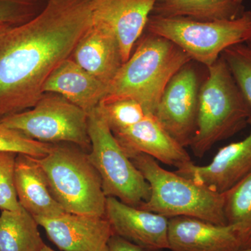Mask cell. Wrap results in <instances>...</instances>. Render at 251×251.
Here are the masks:
<instances>
[{
  "label": "cell",
  "mask_w": 251,
  "mask_h": 251,
  "mask_svg": "<svg viewBox=\"0 0 251 251\" xmlns=\"http://www.w3.org/2000/svg\"><path fill=\"white\" fill-rule=\"evenodd\" d=\"M251 109V49L244 43L226 49L221 54Z\"/></svg>",
  "instance_id": "cell-23"
},
{
  "label": "cell",
  "mask_w": 251,
  "mask_h": 251,
  "mask_svg": "<svg viewBox=\"0 0 251 251\" xmlns=\"http://www.w3.org/2000/svg\"><path fill=\"white\" fill-rule=\"evenodd\" d=\"M168 242L171 251L243 250L231 226L188 216L168 219Z\"/></svg>",
  "instance_id": "cell-15"
},
{
  "label": "cell",
  "mask_w": 251,
  "mask_h": 251,
  "mask_svg": "<svg viewBox=\"0 0 251 251\" xmlns=\"http://www.w3.org/2000/svg\"><path fill=\"white\" fill-rule=\"evenodd\" d=\"M37 221L21 207L1 211L0 214V251H40L46 245Z\"/></svg>",
  "instance_id": "cell-20"
},
{
  "label": "cell",
  "mask_w": 251,
  "mask_h": 251,
  "mask_svg": "<svg viewBox=\"0 0 251 251\" xmlns=\"http://www.w3.org/2000/svg\"><path fill=\"white\" fill-rule=\"evenodd\" d=\"M51 146L52 144L31 139L0 122V151H13L40 158L49 154Z\"/></svg>",
  "instance_id": "cell-24"
},
{
  "label": "cell",
  "mask_w": 251,
  "mask_h": 251,
  "mask_svg": "<svg viewBox=\"0 0 251 251\" xmlns=\"http://www.w3.org/2000/svg\"><path fill=\"white\" fill-rule=\"evenodd\" d=\"M249 125L247 137L220 149L209 164L191 162L175 172L214 192L228 191L251 173V117Z\"/></svg>",
  "instance_id": "cell-10"
},
{
  "label": "cell",
  "mask_w": 251,
  "mask_h": 251,
  "mask_svg": "<svg viewBox=\"0 0 251 251\" xmlns=\"http://www.w3.org/2000/svg\"><path fill=\"white\" fill-rule=\"evenodd\" d=\"M234 1H235L237 4L242 5V2L244 1V0H234Z\"/></svg>",
  "instance_id": "cell-31"
},
{
  "label": "cell",
  "mask_w": 251,
  "mask_h": 251,
  "mask_svg": "<svg viewBox=\"0 0 251 251\" xmlns=\"http://www.w3.org/2000/svg\"><path fill=\"white\" fill-rule=\"evenodd\" d=\"M17 153L0 151V209L16 211L22 206L18 202L14 176Z\"/></svg>",
  "instance_id": "cell-25"
},
{
  "label": "cell",
  "mask_w": 251,
  "mask_h": 251,
  "mask_svg": "<svg viewBox=\"0 0 251 251\" xmlns=\"http://www.w3.org/2000/svg\"><path fill=\"white\" fill-rule=\"evenodd\" d=\"M61 251H109L114 234L105 216L65 212L53 218H35Z\"/></svg>",
  "instance_id": "cell-11"
},
{
  "label": "cell",
  "mask_w": 251,
  "mask_h": 251,
  "mask_svg": "<svg viewBox=\"0 0 251 251\" xmlns=\"http://www.w3.org/2000/svg\"><path fill=\"white\" fill-rule=\"evenodd\" d=\"M49 0H0V25L16 26L35 17Z\"/></svg>",
  "instance_id": "cell-26"
},
{
  "label": "cell",
  "mask_w": 251,
  "mask_h": 251,
  "mask_svg": "<svg viewBox=\"0 0 251 251\" xmlns=\"http://www.w3.org/2000/svg\"><path fill=\"white\" fill-rule=\"evenodd\" d=\"M112 133L129 158L145 153L176 169L193 162L185 148L165 130L153 114H147L138 123Z\"/></svg>",
  "instance_id": "cell-13"
},
{
  "label": "cell",
  "mask_w": 251,
  "mask_h": 251,
  "mask_svg": "<svg viewBox=\"0 0 251 251\" xmlns=\"http://www.w3.org/2000/svg\"><path fill=\"white\" fill-rule=\"evenodd\" d=\"M107 89L108 86L70 57L61 63L50 75L44 85V94H59L88 114L105 97Z\"/></svg>",
  "instance_id": "cell-18"
},
{
  "label": "cell",
  "mask_w": 251,
  "mask_h": 251,
  "mask_svg": "<svg viewBox=\"0 0 251 251\" xmlns=\"http://www.w3.org/2000/svg\"><path fill=\"white\" fill-rule=\"evenodd\" d=\"M105 217L114 234L133 243L143 251L169 249L168 218L128 205L117 198L108 197Z\"/></svg>",
  "instance_id": "cell-12"
},
{
  "label": "cell",
  "mask_w": 251,
  "mask_h": 251,
  "mask_svg": "<svg viewBox=\"0 0 251 251\" xmlns=\"http://www.w3.org/2000/svg\"><path fill=\"white\" fill-rule=\"evenodd\" d=\"M147 30L174 43L206 68L211 67L231 46L245 43L251 29V12L234 19L201 21L186 17L151 14Z\"/></svg>",
  "instance_id": "cell-6"
},
{
  "label": "cell",
  "mask_w": 251,
  "mask_h": 251,
  "mask_svg": "<svg viewBox=\"0 0 251 251\" xmlns=\"http://www.w3.org/2000/svg\"><path fill=\"white\" fill-rule=\"evenodd\" d=\"M108 249L109 251H143L141 248L115 234L109 240Z\"/></svg>",
  "instance_id": "cell-27"
},
{
  "label": "cell",
  "mask_w": 251,
  "mask_h": 251,
  "mask_svg": "<svg viewBox=\"0 0 251 251\" xmlns=\"http://www.w3.org/2000/svg\"><path fill=\"white\" fill-rule=\"evenodd\" d=\"M190 63L169 81L153 114L165 130L184 148L189 146L196 132L201 87L197 72Z\"/></svg>",
  "instance_id": "cell-9"
},
{
  "label": "cell",
  "mask_w": 251,
  "mask_h": 251,
  "mask_svg": "<svg viewBox=\"0 0 251 251\" xmlns=\"http://www.w3.org/2000/svg\"><path fill=\"white\" fill-rule=\"evenodd\" d=\"M158 0H92V21L103 23L116 35L123 63L132 54Z\"/></svg>",
  "instance_id": "cell-14"
},
{
  "label": "cell",
  "mask_w": 251,
  "mask_h": 251,
  "mask_svg": "<svg viewBox=\"0 0 251 251\" xmlns=\"http://www.w3.org/2000/svg\"><path fill=\"white\" fill-rule=\"evenodd\" d=\"M240 251H251V249H245V250H242Z\"/></svg>",
  "instance_id": "cell-32"
},
{
  "label": "cell",
  "mask_w": 251,
  "mask_h": 251,
  "mask_svg": "<svg viewBox=\"0 0 251 251\" xmlns=\"http://www.w3.org/2000/svg\"><path fill=\"white\" fill-rule=\"evenodd\" d=\"M14 184L19 204L34 218L57 217L66 212L51 194L36 158L18 153Z\"/></svg>",
  "instance_id": "cell-17"
},
{
  "label": "cell",
  "mask_w": 251,
  "mask_h": 251,
  "mask_svg": "<svg viewBox=\"0 0 251 251\" xmlns=\"http://www.w3.org/2000/svg\"><path fill=\"white\" fill-rule=\"evenodd\" d=\"M40 251H54L53 249H51V248H50L49 247H48V246H44V248H43Z\"/></svg>",
  "instance_id": "cell-30"
},
{
  "label": "cell",
  "mask_w": 251,
  "mask_h": 251,
  "mask_svg": "<svg viewBox=\"0 0 251 251\" xmlns=\"http://www.w3.org/2000/svg\"><path fill=\"white\" fill-rule=\"evenodd\" d=\"M191 61L174 43L148 32L108 84L105 97L133 99L153 115L169 81Z\"/></svg>",
  "instance_id": "cell-2"
},
{
  "label": "cell",
  "mask_w": 251,
  "mask_h": 251,
  "mask_svg": "<svg viewBox=\"0 0 251 251\" xmlns=\"http://www.w3.org/2000/svg\"><path fill=\"white\" fill-rule=\"evenodd\" d=\"M89 158L100 175L104 194L139 207L150 198V187L117 141L98 108L88 113Z\"/></svg>",
  "instance_id": "cell-7"
},
{
  "label": "cell",
  "mask_w": 251,
  "mask_h": 251,
  "mask_svg": "<svg viewBox=\"0 0 251 251\" xmlns=\"http://www.w3.org/2000/svg\"><path fill=\"white\" fill-rule=\"evenodd\" d=\"M71 58L107 86L123 64L116 35L103 23L92 21Z\"/></svg>",
  "instance_id": "cell-16"
},
{
  "label": "cell",
  "mask_w": 251,
  "mask_h": 251,
  "mask_svg": "<svg viewBox=\"0 0 251 251\" xmlns=\"http://www.w3.org/2000/svg\"><path fill=\"white\" fill-rule=\"evenodd\" d=\"M92 23V0H49L35 17L0 36V120L36 105Z\"/></svg>",
  "instance_id": "cell-1"
},
{
  "label": "cell",
  "mask_w": 251,
  "mask_h": 251,
  "mask_svg": "<svg viewBox=\"0 0 251 251\" xmlns=\"http://www.w3.org/2000/svg\"><path fill=\"white\" fill-rule=\"evenodd\" d=\"M242 5L234 0H158L153 15L186 17L201 21L234 19L240 16Z\"/></svg>",
  "instance_id": "cell-19"
},
{
  "label": "cell",
  "mask_w": 251,
  "mask_h": 251,
  "mask_svg": "<svg viewBox=\"0 0 251 251\" xmlns=\"http://www.w3.org/2000/svg\"><path fill=\"white\" fill-rule=\"evenodd\" d=\"M244 44H247V45L251 49V29L250 33H249V35L248 36L247 41H246V42L244 43Z\"/></svg>",
  "instance_id": "cell-29"
},
{
  "label": "cell",
  "mask_w": 251,
  "mask_h": 251,
  "mask_svg": "<svg viewBox=\"0 0 251 251\" xmlns=\"http://www.w3.org/2000/svg\"><path fill=\"white\" fill-rule=\"evenodd\" d=\"M200 87L196 130L189 146L202 158L218 142L249 125L251 109L222 56L208 67Z\"/></svg>",
  "instance_id": "cell-3"
},
{
  "label": "cell",
  "mask_w": 251,
  "mask_h": 251,
  "mask_svg": "<svg viewBox=\"0 0 251 251\" xmlns=\"http://www.w3.org/2000/svg\"><path fill=\"white\" fill-rule=\"evenodd\" d=\"M36 160L51 194L66 212L105 216L107 197L88 152L72 143L52 144L49 154Z\"/></svg>",
  "instance_id": "cell-5"
},
{
  "label": "cell",
  "mask_w": 251,
  "mask_h": 251,
  "mask_svg": "<svg viewBox=\"0 0 251 251\" xmlns=\"http://www.w3.org/2000/svg\"><path fill=\"white\" fill-rule=\"evenodd\" d=\"M98 108L112 132L131 126L147 115L139 103L128 98L105 97L99 103Z\"/></svg>",
  "instance_id": "cell-22"
},
{
  "label": "cell",
  "mask_w": 251,
  "mask_h": 251,
  "mask_svg": "<svg viewBox=\"0 0 251 251\" xmlns=\"http://www.w3.org/2000/svg\"><path fill=\"white\" fill-rule=\"evenodd\" d=\"M150 187V198L139 209L173 218L188 216L218 225H227L223 193L214 192L176 172L167 171L153 157H130Z\"/></svg>",
  "instance_id": "cell-4"
},
{
  "label": "cell",
  "mask_w": 251,
  "mask_h": 251,
  "mask_svg": "<svg viewBox=\"0 0 251 251\" xmlns=\"http://www.w3.org/2000/svg\"><path fill=\"white\" fill-rule=\"evenodd\" d=\"M0 122L41 143H72L87 152L91 150L88 114L59 94L44 93L30 110Z\"/></svg>",
  "instance_id": "cell-8"
},
{
  "label": "cell",
  "mask_w": 251,
  "mask_h": 251,
  "mask_svg": "<svg viewBox=\"0 0 251 251\" xmlns=\"http://www.w3.org/2000/svg\"><path fill=\"white\" fill-rule=\"evenodd\" d=\"M224 214L243 250L251 249V173L223 193Z\"/></svg>",
  "instance_id": "cell-21"
},
{
  "label": "cell",
  "mask_w": 251,
  "mask_h": 251,
  "mask_svg": "<svg viewBox=\"0 0 251 251\" xmlns=\"http://www.w3.org/2000/svg\"><path fill=\"white\" fill-rule=\"evenodd\" d=\"M13 27V26L10 25H0V36L5 31L7 30L9 28Z\"/></svg>",
  "instance_id": "cell-28"
}]
</instances>
